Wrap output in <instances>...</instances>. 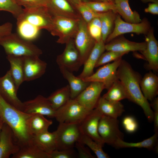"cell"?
<instances>
[{
  "label": "cell",
  "instance_id": "cell-1",
  "mask_svg": "<svg viewBox=\"0 0 158 158\" xmlns=\"http://www.w3.org/2000/svg\"><path fill=\"white\" fill-rule=\"evenodd\" d=\"M17 30L22 38L29 41L36 39L40 30L50 29L53 16L46 7L25 8L16 18Z\"/></svg>",
  "mask_w": 158,
  "mask_h": 158
},
{
  "label": "cell",
  "instance_id": "cell-2",
  "mask_svg": "<svg viewBox=\"0 0 158 158\" xmlns=\"http://www.w3.org/2000/svg\"><path fill=\"white\" fill-rule=\"evenodd\" d=\"M117 76L124 88L127 99L140 107L148 121H153V111L140 89V75L133 70L129 63L122 59L117 69Z\"/></svg>",
  "mask_w": 158,
  "mask_h": 158
},
{
  "label": "cell",
  "instance_id": "cell-3",
  "mask_svg": "<svg viewBox=\"0 0 158 158\" xmlns=\"http://www.w3.org/2000/svg\"><path fill=\"white\" fill-rule=\"evenodd\" d=\"M32 115L13 106L0 94V119L11 128L15 141L20 147L31 142L32 135L29 125Z\"/></svg>",
  "mask_w": 158,
  "mask_h": 158
},
{
  "label": "cell",
  "instance_id": "cell-4",
  "mask_svg": "<svg viewBox=\"0 0 158 158\" xmlns=\"http://www.w3.org/2000/svg\"><path fill=\"white\" fill-rule=\"evenodd\" d=\"M0 45L7 55L39 57L42 53V50L31 41L23 39L15 33L1 37Z\"/></svg>",
  "mask_w": 158,
  "mask_h": 158
},
{
  "label": "cell",
  "instance_id": "cell-5",
  "mask_svg": "<svg viewBox=\"0 0 158 158\" xmlns=\"http://www.w3.org/2000/svg\"><path fill=\"white\" fill-rule=\"evenodd\" d=\"M81 18H73L59 16H53L49 32L53 35L59 37L56 41L57 43L66 44L74 38Z\"/></svg>",
  "mask_w": 158,
  "mask_h": 158
},
{
  "label": "cell",
  "instance_id": "cell-6",
  "mask_svg": "<svg viewBox=\"0 0 158 158\" xmlns=\"http://www.w3.org/2000/svg\"><path fill=\"white\" fill-rule=\"evenodd\" d=\"M91 111L75 99H71L56 111L54 118L59 123H79Z\"/></svg>",
  "mask_w": 158,
  "mask_h": 158
},
{
  "label": "cell",
  "instance_id": "cell-7",
  "mask_svg": "<svg viewBox=\"0 0 158 158\" xmlns=\"http://www.w3.org/2000/svg\"><path fill=\"white\" fill-rule=\"evenodd\" d=\"M79 123H60L55 131L57 139V148L62 150L73 148L75 143L79 141L82 134Z\"/></svg>",
  "mask_w": 158,
  "mask_h": 158
},
{
  "label": "cell",
  "instance_id": "cell-8",
  "mask_svg": "<svg viewBox=\"0 0 158 158\" xmlns=\"http://www.w3.org/2000/svg\"><path fill=\"white\" fill-rule=\"evenodd\" d=\"M151 28L150 22L146 18L137 23L127 22L123 20L121 16L117 13L114 30L107 38L105 44L115 37L123 34L134 33L137 34L146 35Z\"/></svg>",
  "mask_w": 158,
  "mask_h": 158
},
{
  "label": "cell",
  "instance_id": "cell-9",
  "mask_svg": "<svg viewBox=\"0 0 158 158\" xmlns=\"http://www.w3.org/2000/svg\"><path fill=\"white\" fill-rule=\"evenodd\" d=\"M98 132L104 143L114 147L118 140H123L124 135L119 129L117 118L102 115L99 123Z\"/></svg>",
  "mask_w": 158,
  "mask_h": 158
},
{
  "label": "cell",
  "instance_id": "cell-10",
  "mask_svg": "<svg viewBox=\"0 0 158 158\" xmlns=\"http://www.w3.org/2000/svg\"><path fill=\"white\" fill-rule=\"evenodd\" d=\"M74 43L80 55L82 65L87 58L95 44L96 41L90 34L87 23L81 18L74 37Z\"/></svg>",
  "mask_w": 158,
  "mask_h": 158
},
{
  "label": "cell",
  "instance_id": "cell-11",
  "mask_svg": "<svg viewBox=\"0 0 158 158\" xmlns=\"http://www.w3.org/2000/svg\"><path fill=\"white\" fill-rule=\"evenodd\" d=\"M122 58L105 64L99 68L91 75L83 80L88 82H98L103 83L105 89L108 90L113 84L118 80L117 71L120 63Z\"/></svg>",
  "mask_w": 158,
  "mask_h": 158
},
{
  "label": "cell",
  "instance_id": "cell-12",
  "mask_svg": "<svg viewBox=\"0 0 158 158\" xmlns=\"http://www.w3.org/2000/svg\"><path fill=\"white\" fill-rule=\"evenodd\" d=\"M66 44L63 51L56 58V63L59 67H63L72 72L77 71L82 65L74 40L72 39Z\"/></svg>",
  "mask_w": 158,
  "mask_h": 158
},
{
  "label": "cell",
  "instance_id": "cell-13",
  "mask_svg": "<svg viewBox=\"0 0 158 158\" xmlns=\"http://www.w3.org/2000/svg\"><path fill=\"white\" fill-rule=\"evenodd\" d=\"M105 89L104 84L96 81L90 82L89 85L75 99L89 111L96 107L101 92Z\"/></svg>",
  "mask_w": 158,
  "mask_h": 158
},
{
  "label": "cell",
  "instance_id": "cell-14",
  "mask_svg": "<svg viewBox=\"0 0 158 158\" xmlns=\"http://www.w3.org/2000/svg\"><path fill=\"white\" fill-rule=\"evenodd\" d=\"M18 90L9 70L0 77V94L9 104L23 111V103L17 95Z\"/></svg>",
  "mask_w": 158,
  "mask_h": 158
},
{
  "label": "cell",
  "instance_id": "cell-15",
  "mask_svg": "<svg viewBox=\"0 0 158 158\" xmlns=\"http://www.w3.org/2000/svg\"><path fill=\"white\" fill-rule=\"evenodd\" d=\"M102 115L95 108L88 113L79 125L82 134L88 136L103 146L104 143L98 132L99 123Z\"/></svg>",
  "mask_w": 158,
  "mask_h": 158
},
{
  "label": "cell",
  "instance_id": "cell-16",
  "mask_svg": "<svg viewBox=\"0 0 158 158\" xmlns=\"http://www.w3.org/2000/svg\"><path fill=\"white\" fill-rule=\"evenodd\" d=\"M23 111L28 114H39L54 118L56 111L52 108L47 98L41 95L33 99L23 102Z\"/></svg>",
  "mask_w": 158,
  "mask_h": 158
},
{
  "label": "cell",
  "instance_id": "cell-17",
  "mask_svg": "<svg viewBox=\"0 0 158 158\" xmlns=\"http://www.w3.org/2000/svg\"><path fill=\"white\" fill-rule=\"evenodd\" d=\"M37 56H23L24 81L33 80L45 73L47 64Z\"/></svg>",
  "mask_w": 158,
  "mask_h": 158
},
{
  "label": "cell",
  "instance_id": "cell-18",
  "mask_svg": "<svg viewBox=\"0 0 158 158\" xmlns=\"http://www.w3.org/2000/svg\"><path fill=\"white\" fill-rule=\"evenodd\" d=\"M154 28L152 27L145 35L146 46L141 52L147 62V68L150 70L158 71V42L154 35Z\"/></svg>",
  "mask_w": 158,
  "mask_h": 158
},
{
  "label": "cell",
  "instance_id": "cell-19",
  "mask_svg": "<svg viewBox=\"0 0 158 158\" xmlns=\"http://www.w3.org/2000/svg\"><path fill=\"white\" fill-rule=\"evenodd\" d=\"M20 148L11 128L4 123L0 134V158H9L16 153Z\"/></svg>",
  "mask_w": 158,
  "mask_h": 158
},
{
  "label": "cell",
  "instance_id": "cell-20",
  "mask_svg": "<svg viewBox=\"0 0 158 158\" xmlns=\"http://www.w3.org/2000/svg\"><path fill=\"white\" fill-rule=\"evenodd\" d=\"M146 46V43L130 41L122 35L119 36L109 42L105 44V49L107 51L129 52L130 51L144 50Z\"/></svg>",
  "mask_w": 158,
  "mask_h": 158
},
{
  "label": "cell",
  "instance_id": "cell-21",
  "mask_svg": "<svg viewBox=\"0 0 158 158\" xmlns=\"http://www.w3.org/2000/svg\"><path fill=\"white\" fill-rule=\"evenodd\" d=\"M105 43L102 40L99 42H96L93 49L83 64V70L77 76L78 77L83 79L93 74L98 59L105 50Z\"/></svg>",
  "mask_w": 158,
  "mask_h": 158
},
{
  "label": "cell",
  "instance_id": "cell-22",
  "mask_svg": "<svg viewBox=\"0 0 158 158\" xmlns=\"http://www.w3.org/2000/svg\"><path fill=\"white\" fill-rule=\"evenodd\" d=\"M46 7L53 16L73 18H81L67 0H49Z\"/></svg>",
  "mask_w": 158,
  "mask_h": 158
},
{
  "label": "cell",
  "instance_id": "cell-23",
  "mask_svg": "<svg viewBox=\"0 0 158 158\" xmlns=\"http://www.w3.org/2000/svg\"><path fill=\"white\" fill-rule=\"evenodd\" d=\"M32 142L43 152L50 154L56 150L57 139L55 131H48L32 136Z\"/></svg>",
  "mask_w": 158,
  "mask_h": 158
},
{
  "label": "cell",
  "instance_id": "cell-24",
  "mask_svg": "<svg viewBox=\"0 0 158 158\" xmlns=\"http://www.w3.org/2000/svg\"><path fill=\"white\" fill-rule=\"evenodd\" d=\"M141 91L145 97L152 101L158 94V77L151 71L146 73L140 83Z\"/></svg>",
  "mask_w": 158,
  "mask_h": 158
},
{
  "label": "cell",
  "instance_id": "cell-25",
  "mask_svg": "<svg viewBox=\"0 0 158 158\" xmlns=\"http://www.w3.org/2000/svg\"><path fill=\"white\" fill-rule=\"evenodd\" d=\"M59 68L63 77L68 83L71 98L75 99L89 85L90 82L85 81L75 76L72 72L63 67Z\"/></svg>",
  "mask_w": 158,
  "mask_h": 158
},
{
  "label": "cell",
  "instance_id": "cell-26",
  "mask_svg": "<svg viewBox=\"0 0 158 158\" xmlns=\"http://www.w3.org/2000/svg\"><path fill=\"white\" fill-rule=\"evenodd\" d=\"M102 115L117 118L124 111V106L120 102L108 101L100 97L95 108Z\"/></svg>",
  "mask_w": 158,
  "mask_h": 158
},
{
  "label": "cell",
  "instance_id": "cell-27",
  "mask_svg": "<svg viewBox=\"0 0 158 158\" xmlns=\"http://www.w3.org/2000/svg\"><path fill=\"white\" fill-rule=\"evenodd\" d=\"M6 58L10 64L9 71L18 90L21 85L24 81L23 56L8 55Z\"/></svg>",
  "mask_w": 158,
  "mask_h": 158
},
{
  "label": "cell",
  "instance_id": "cell-28",
  "mask_svg": "<svg viewBox=\"0 0 158 158\" xmlns=\"http://www.w3.org/2000/svg\"><path fill=\"white\" fill-rule=\"evenodd\" d=\"M115 12L129 23H137L141 22L140 15L136 11H133L129 4V0H115Z\"/></svg>",
  "mask_w": 158,
  "mask_h": 158
},
{
  "label": "cell",
  "instance_id": "cell-29",
  "mask_svg": "<svg viewBox=\"0 0 158 158\" xmlns=\"http://www.w3.org/2000/svg\"><path fill=\"white\" fill-rule=\"evenodd\" d=\"M52 123V120L47 119L43 115L32 114L29 123L30 131L33 136L48 131Z\"/></svg>",
  "mask_w": 158,
  "mask_h": 158
},
{
  "label": "cell",
  "instance_id": "cell-30",
  "mask_svg": "<svg viewBox=\"0 0 158 158\" xmlns=\"http://www.w3.org/2000/svg\"><path fill=\"white\" fill-rule=\"evenodd\" d=\"M47 98L53 109L56 110L71 99L69 85H67L56 90Z\"/></svg>",
  "mask_w": 158,
  "mask_h": 158
},
{
  "label": "cell",
  "instance_id": "cell-31",
  "mask_svg": "<svg viewBox=\"0 0 158 158\" xmlns=\"http://www.w3.org/2000/svg\"><path fill=\"white\" fill-rule=\"evenodd\" d=\"M158 133H155L150 138L142 141L137 142H128L123 140H118L116 142L114 147L117 148H145L150 150L157 149Z\"/></svg>",
  "mask_w": 158,
  "mask_h": 158
},
{
  "label": "cell",
  "instance_id": "cell-32",
  "mask_svg": "<svg viewBox=\"0 0 158 158\" xmlns=\"http://www.w3.org/2000/svg\"><path fill=\"white\" fill-rule=\"evenodd\" d=\"M12 158H51L49 154L39 149L31 143L20 147L18 151Z\"/></svg>",
  "mask_w": 158,
  "mask_h": 158
},
{
  "label": "cell",
  "instance_id": "cell-33",
  "mask_svg": "<svg viewBox=\"0 0 158 158\" xmlns=\"http://www.w3.org/2000/svg\"><path fill=\"white\" fill-rule=\"evenodd\" d=\"M117 13L112 11L103 13L100 17L101 25L102 38L105 43L112 32Z\"/></svg>",
  "mask_w": 158,
  "mask_h": 158
},
{
  "label": "cell",
  "instance_id": "cell-34",
  "mask_svg": "<svg viewBox=\"0 0 158 158\" xmlns=\"http://www.w3.org/2000/svg\"><path fill=\"white\" fill-rule=\"evenodd\" d=\"M102 97L108 101L118 102L127 99L124 88L121 82L118 80L115 81Z\"/></svg>",
  "mask_w": 158,
  "mask_h": 158
},
{
  "label": "cell",
  "instance_id": "cell-35",
  "mask_svg": "<svg viewBox=\"0 0 158 158\" xmlns=\"http://www.w3.org/2000/svg\"><path fill=\"white\" fill-rule=\"evenodd\" d=\"M80 142L87 146L95 154L98 158H109V156L103 150V145L88 136L82 134Z\"/></svg>",
  "mask_w": 158,
  "mask_h": 158
},
{
  "label": "cell",
  "instance_id": "cell-36",
  "mask_svg": "<svg viewBox=\"0 0 158 158\" xmlns=\"http://www.w3.org/2000/svg\"><path fill=\"white\" fill-rule=\"evenodd\" d=\"M23 9L16 0H0V11L9 12L16 18L23 12Z\"/></svg>",
  "mask_w": 158,
  "mask_h": 158
},
{
  "label": "cell",
  "instance_id": "cell-37",
  "mask_svg": "<svg viewBox=\"0 0 158 158\" xmlns=\"http://www.w3.org/2000/svg\"><path fill=\"white\" fill-rule=\"evenodd\" d=\"M75 6L80 14L82 18L87 23L95 18L100 17L103 13L94 11L85 2H80L76 4Z\"/></svg>",
  "mask_w": 158,
  "mask_h": 158
},
{
  "label": "cell",
  "instance_id": "cell-38",
  "mask_svg": "<svg viewBox=\"0 0 158 158\" xmlns=\"http://www.w3.org/2000/svg\"><path fill=\"white\" fill-rule=\"evenodd\" d=\"M128 53L126 52L107 51L101 55L96 64L95 68L104 65L116 59L122 58L124 55Z\"/></svg>",
  "mask_w": 158,
  "mask_h": 158
},
{
  "label": "cell",
  "instance_id": "cell-39",
  "mask_svg": "<svg viewBox=\"0 0 158 158\" xmlns=\"http://www.w3.org/2000/svg\"><path fill=\"white\" fill-rule=\"evenodd\" d=\"M85 3L93 11L96 12L103 13L111 11L115 12L114 2L89 1Z\"/></svg>",
  "mask_w": 158,
  "mask_h": 158
},
{
  "label": "cell",
  "instance_id": "cell-40",
  "mask_svg": "<svg viewBox=\"0 0 158 158\" xmlns=\"http://www.w3.org/2000/svg\"><path fill=\"white\" fill-rule=\"evenodd\" d=\"M88 31L96 42L102 40L101 22L100 17H97L87 23Z\"/></svg>",
  "mask_w": 158,
  "mask_h": 158
},
{
  "label": "cell",
  "instance_id": "cell-41",
  "mask_svg": "<svg viewBox=\"0 0 158 158\" xmlns=\"http://www.w3.org/2000/svg\"><path fill=\"white\" fill-rule=\"evenodd\" d=\"M122 124L126 131L129 133H133L138 129V124L135 118L131 116L125 117L122 120Z\"/></svg>",
  "mask_w": 158,
  "mask_h": 158
},
{
  "label": "cell",
  "instance_id": "cell-42",
  "mask_svg": "<svg viewBox=\"0 0 158 158\" xmlns=\"http://www.w3.org/2000/svg\"><path fill=\"white\" fill-rule=\"evenodd\" d=\"M17 3L25 8L46 7L49 0H16Z\"/></svg>",
  "mask_w": 158,
  "mask_h": 158
},
{
  "label": "cell",
  "instance_id": "cell-43",
  "mask_svg": "<svg viewBox=\"0 0 158 158\" xmlns=\"http://www.w3.org/2000/svg\"><path fill=\"white\" fill-rule=\"evenodd\" d=\"M49 154L51 158H73L76 156L73 148L62 150H56Z\"/></svg>",
  "mask_w": 158,
  "mask_h": 158
},
{
  "label": "cell",
  "instance_id": "cell-44",
  "mask_svg": "<svg viewBox=\"0 0 158 158\" xmlns=\"http://www.w3.org/2000/svg\"><path fill=\"white\" fill-rule=\"evenodd\" d=\"M78 151V157L79 158H94L89 149L80 141L76 142L75 145Z\"/></svg>",
  "mask_w": 158,
  "mask_h": 158
},
{
  "label": "cell",
  "instance_id": "cell-45",
  "mask_svg": "<svg viewBox=\"0 0 158 158\" xmlns=\"http://www.w3.org/2000/svg\"><path fill=\"white\" fill-rule=\"evenodd\" d=\"M152 101L150 104L153 111V121L154 123V131L155 133H158V98L155 97Z\"/></svg>",
  "mask_w": 158,
  "mask_h": 158
},
{
  "label": "cell",
  "instance_id": "cell-46",
  "mask_svg": "<svg viewBox=\"0 0 158 158\" xmlns=\"http://www.w3.org/2000/svg\"><path fill=\"white\" fill-rule=\"evenodd\" d=\"M12 24L10 22L0 25V36H4L10 34L12 33Z\"/></svg>",
  "mask_w": 158,
  "mask_h": 158
},
{
  "label": "cell",
  "instance_id": "cell-47",
  "mask_svg": "<svg viewBox=\"0 0 158 158\" xmlns=\"http://www.w3.org/2000/svg\"><path fill=\"white\" fill-rule=\"evenodd\" d=\"M145 13H150L153 15L158 14V3H150L148 4V7L145 8Z\"/></svg>",
  "mask_w": 158,
  "mask_h": 158
},
{
  "label": "cell",
  "instance_id": "cell-48",
  "mask_svg": "<svg viewBox=\"0 0 158 158\" xmlns=\"http://www.w3.org/2000/svg\"><path fill=\"white\" fill-rule=\"evenodd\" d=\"M71 2L75 6L80 2H86L89 1L88 0H68Z\"/></svg>",
  "mask_w": 158,
  "mask_h": 158
},
{
  "label": "cell",
  "instance_id": "cell-49",
  "mask_svg": "<svg viewBox=\"0 0 158 158\" xmlns=\"http://www.w3.org/2000/svg\"><path fill=\"white\" fill-rule=\"evenodd\" d=\"M141 1L144 3H146L148 2H151V3H158V0H140Z\"/></svg>",
  "mask_w": 158,
  "mask_h": 158
},
{
  "label": "cell",
  "instance_id": "cell-50",
  "mask_svg": "<svg viewBox=\"0 0 158 158\" xmlns=\"http://www.w3.org/2000/svg\"><path fill=\"white\" fill-rule=\"evenodd\" d=\"M115 0H92V1L114 2Z\"/></svg>",
  "mask_w": 158,
  "mask_h": 158
},
{
  "label": "cell",
  "instance_id": "cell-51",
  "mask_svg": "<svg viewBox=\"0 0 158 158\" xmlns=\"http://www.w3.org/2000/svg\"><path fill=\"white\" fill-rule=\"evenodd\" d=\"M4 123L3 121L0 119V134Z\"/></svg>",
  "mask_w": 158,
  "mask_h": 158
},
{
  "label": "cell",
  "instance_id": "cell-52",
  "mask_svg": "<svg viewBox=\"0 0 158 158\" xmlns=\"http://www.w3.org/2000/svg\"><path fill=\"white\" fill-rule=\"evenodd\" d=\"M1 37H2V36H0V40H1Z\"/></svg>",
  "mask_w": 158,
  "mask_h": 158
}]
</instances>
